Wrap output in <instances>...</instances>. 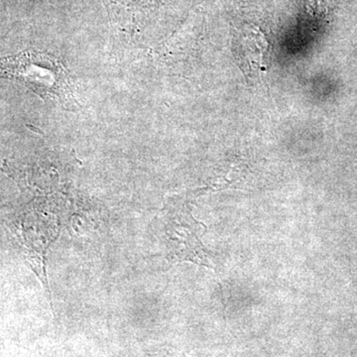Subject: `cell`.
<instances>
[{
  "label": "cell",
  "instance_id": "6da1fadb",
  "mask_svg": "<svg viewBox=\"0 0 357 357\" xmlns=\"http://www.w3.org/2000/svg\"><path fill=\"white\" fill-rule=\"evenodd\" d=\"M2 76L25 84L41 96L67 107H75L74 93L67 74L60 61L46 53L27 51L2 59Z\"/></svg>",
  "mask_w": 357,
  "mask_h": 357
},
{
  "label": "cell",
  "instance_id": "7a4b0ae2",
  "mask_svg": "<svg viewBox=\"0 0 357 357\" xmlns=\"http://www.w3.org/2000/svg\"><path fill=\"white\" fill-rule=\"evenodd\" d=\"M183 215L184 213H180L167 222L169 255L178 261L188 260L210 267L208 252L197 234L198 222H195L189 213Z\"/></svg>",
  "mask_w": 357,
  "mask_h": 357
},
{
  "label": "cell",
  "instance_id": "3957f363",
  "mask_svg": "<svg viewBox=\"0 0 357 357\" xmlns=\"http://www.w3.org/2000/svg\"><path fill=\"white\" fill-rule=\"evenodd\" d=\"M234 54L246 76L260 77L269 68V43L258 28L251 26L239 33L234 44Z\"/></svg>",
  "mask_w": 357,
  "mask_h": 357
}]
</instances>
